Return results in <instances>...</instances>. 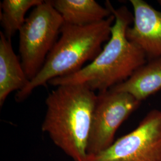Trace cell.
<instances>
[{"mask_svg":"<svg viewBox=\"0 0 161 161\" xmlns=\"http://www.w3.org/2000/svg\"><path fill=\"white\" fill-rule=\"evenodd\" d=\"M106 6L115 16L111 36L92 62L75 74L53 79L48 84L58 86L83 84L93 92H103L125 82L147 62L143 52L127 39L133 15L126 7L115 9L107 1Z\"/></svg>","mask_w":161,"mask_h":161,"instance_id":"1","label":"cell"},{"mask_svg":"<svg viewBox=\"0 0 161 161\" xmlns=\"http://www.w3.org/2000/svg\"><path fill=\"white\" fill-rule=\"evenodd\" d=\"M97 94L83 84L57 86L46 100L42 131L74 161H88L86 152Z\"/></svg>","mask_w":161,"mask_h":161,"instance_id":"2","label":"cell"},{"mask_svg":"<svg viewBox=\"0 0 161 161\" xmlns=\"http://www.w3.org/2000/svg\"><path fill=\"white\" fill-rule=\"evenodd\" d=\"M115 20L112 14L103 20L79 26L64 23L60 37L48 54L42 69L28 84L16 94L22 102L38 86H46L50 80L75 74L87 61L92 60L102 52V46L110 38Z\"/></svg>","mask_w":161,"mask_h":161,"instance_id":"3","label":"cell"},{"mask_svg":"<svg viewBox=\"0 0 161 161\" xmlns=\"http://www.w3.org/2000/svg\"><path fill=\"white\" fill-rule=\"evenodd\" d=\"M64 23L62 16L50 0L36 6L26 19L19 31V53L29 80L34 78L44 66Z\"/></svg>","mask_w":161,"mask_h":161,"instance_id":"4","label":"cell"},{"mask_svg":"<svg viewBox=\"0 0 161 161\" xmlns=\"http://www.w3.org/2000/svg\"><path fill=\"white\" fill-rule=\"evenodd\" d=\"M141 103L128 92L110 89L98 93L87 144L88 159L114 143L119 127Z\"/></svg>","mask_w":161,"mask_h":161,"instance_id":"5","label":"cell"},{"mask_svg":"<svg viewBox=\"0 0 161 161\" xmlns=\"http://www.w3.org/2000/svg\"><path fill=\"white\" fill-rule=\"evenodd\" d=\"M88 161H161V110H150L134 130Z\"/></svg>","mask_w":161,"mask_h":161,"instance_id":"6","label":"cell"},{"mask_svg":"<svg viewBox=\"0 0 161 161\" xmlns=\"http://www.w3.org/2000/svg\"><path fill=\"white\" fill-rule=\"evenodd\" d=\"M133 25L126 32L127 39L150 60L161 58V12L143 0H131Z\"/></svg>","mask_w":161,"mask_h":161,"instance_id":"7","label":"cell"},{"mask_svg":"<svg viewBox=\"0 0 161 161\" xmlns=\"http://www.w3.org/2000/svg\"><path fill=\"white\" fill-rule=\"evenodd\" d=\"M30 80L17 55L13 48L12 40L0 32V106L8 95L14 91H21Z\"/></svg>","mask_w":161,"mask_h":161,"instance_id":"8","label":"cell"},{"mask_svg":"<svg viewBox=\"0 0 161 161\" xmlns=\"http://www.w3.org/2000/svg\"><path fill=\"white\" fill-rule=\"evenodd\" d=\"M62 16L64 23L83 26L101 22L112 13L94 0H50Z\"/></svg>","mask_w":161,"mask_h":161,"instance_id":"9","label":"cell"},{"mask_svg":"<svg viewBox=\"0 0 161 161\" xmlns=\"http://www.w3.org/2000/svg\"><path fill=\"white\" fill-rule=\"evenodd\" d=\"M110 89L128 92L140 102L161 90V58L147 61L125 82Z\"/></svg>","mask_w":161,"mask_h":161,"instance_id":"10","label":"cell"},{"mask_svg":"<svg viewBox=\"0 0 161 161\" xmlns=\"http://www.w3.org/2000/svg\"><path fill=\"white\" fill-rule=\"evenodd\" d=\"M42 0H4L1 3L0 21L6 38L12 40L15 33L25 22V15L32 7L40 5Z\"/></svg>","mask_w":161,"mask_h":161,"instance_id":"11","label":"cell"}]
</instances>
